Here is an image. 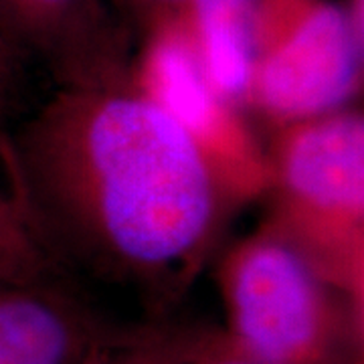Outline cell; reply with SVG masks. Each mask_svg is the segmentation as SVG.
Masks as SVG:
<instances>
[{
    "mask_svg": "<svg viewBox=\"0 0 364 364\" xmlns=\"http://www.w3.org/2000/svg\"><path fill=\"white\" fill-rule=\"evenodd\" d=\"M225 334L255 364H364L363 304L261 223L217 265Z\"/></svg>",
    "mask_w": 364,
    "mask_h": 364,
    "instance_id": "obj_2",
    "label": "cell"
},
{
    "mask_svg": "<svg viewBox=\"0 0 364 364\" xmlns=\"http://www.w3.org/2000/svg\"><path fill=\"white\" fill-rule=\"evenodd\" d=\"M109 324L67 275L0 286V364H75Z\"/></svg>",
    "mask_w": 364,
    "mask_h": 364,
    "instance_id": "obj_6",
    "label": "cell"
},
{
    "mask_svg": "<svg viewBox=\"0 0 364 364\" xmlns=\"http://www.w3.org/2000/svg\"><path fill=\"white\" fill-rule=\"evenodd\" d=\"M257 55L245 112L272 128L354 105L363 90V2L316 0L275 18L257 0Z\"/></svg>",
    "mask_w": 364,
    "mask_h": 364,
    "instance_id": "obj_4",
    "label": "cell"
},
{
    "mask_svg": "<svg viewBox=\"0 0 364 364\" xmlns=\"http://www.w3.org/2000/svg\"><path fill=\"white\" fill-rule=\"evenodd\" d=\"M257 0H191L184 31L210 85L245 112L257 55Z\"/></svg>",
    "mask_w": 364,
    "mask_h": 364,
    "instance_id": "obj_8",
    "label": "cell"
},
{
    "mask_svg": "<svg viewBox=\"0 0 364 364\" xmlns=\"http://www.w3.org/2000/svg\"><path fill=\"white\" fill-rule=\"evenodd\" d=\"M67 275L28 221L14 174L9 134H0V277L9 284Z\"/></svg>",
    "mask_w": 364,
    "mask_h": 364,
    "instance_id": "obj_9",
    "label": "cell"
},
{
    "mask_svg": "<svg viewBox=\"0 0 364 364\" xmlns=\"http://www.w3.org/2000/svg\"><path fill=\"white\" fill-rule=\"evenodd\" d=\"M188 328L168 318L109 324L75 364H178Z\"/></svg>",
    "mask_w": 364,
    "mask_h": 364,
    "instance_id": "obj_10",
    "label": "cell"
},
{
    "mask_svg": "<svg viewBox=\"0 0 364 364\" xmlns=\"http://www.w3.org/2000/svg\"><path fill=\"white\" fill-rule=\"evenodd\" d=\"M9 144L47 253L67 273L134 289L150 318L193 287L235 210L195 140L130 73L55 85Z\"/></svg>",
    "mask_w": 364,
    "mask_h": 364,
    "instance_id": "obj_1",
    "label": "cell"
},
{
    "mask_svg": "<svg viewBox=\"0 0 364 364\" xmlns=\"http://www.w3.org/2000/svg\"><path fill=\"white\" fill-rule=\"evenodd\" d=\"M28 59L0 31V134H9L31 107Z\"/></svg>",
    "mask_w": 364,
    "mask_h": 364,
    "instance_id": "obj_11",
    "label": "cell"
},
{
    "mask_svg": "<svg viewBox=\"0 0 364 364\" xmlns=\"http://www.w3.org/2000/svg\"><path fill=\"white\" fill-rule=\"evenodd\" d=\"M0 286H9V282H6V279H2V277H0Z\"/></svg>",
    "mask_w": 364,
    "mask_h": 364,
    "instance_id": "obj_13",
    "label": "cell"
},
{
    "mask_svg": "<svg viewBox=\"0 0 364 364\" xmlns=\"http://www.w3.org/2000/svg\"><path fill=\"white\" fill-rule=\"evenodd\" d=\"M130 77L195 140L231 207L263 196L265 144L253 134L243 112L210 85L182 28H162L138 65L130 67Z\"/></svg>",
    "mask_w": 364,
    "mask_h": 364,
    "instance_id": "obj_5",
    "label": "cell"
},
{
    "mask_svg": "<svg viewBox=\"0 0 364 364\" xmlns=\"http://www.w3.org/2000/svg\"><path fill=\"white\" fill-rule=\"evenodd\" d=\"M178 364H255L235 346L221 326L198 324L188 328Z\"/></svg>",
    "mask_w": 364,
    "mask_h": 364,
    "instance_id": "obj_12",
    "label": "cell"
},
{
    "mask_svg": "<svg viewBox=\"0 0 364 364\" xmlns=\"http://www.w3.org/2000/svg\"><path fill=\"white\" fill-rule=\"evenodd\" d=\"M85 0H0V31L28 59L43 57L55 85L124 77L130 69L114 63L85 35Z\"/></svg>",
    "mask_w": 364,
    "mask_h": 364,
    "instance_id": "obj_7",
    "label": "cell"
},
{
    "mask_svg": "<svg viewBox=\"0 0 364 364\" xmlns=\"http://www.w3.org/2000/svg\"><path fill=\"white\" fill-rule=\"evenodd\" d=\"M265 225L363 304L364 116L350 105L272 128Z\"/></svg>",
    "mask_w": 364,
    "mask_h": 364,
    "instance_id": "obj_3",
    "label": "cell"
}]
</instances>
